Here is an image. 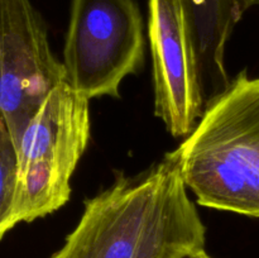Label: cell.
Wrapping results in <instances>:
<instances>
[{"label":"cell","instance_id":"7","mask_svg":"<svg viewBox=\"0 0 259 258\" xmlns=\"http://www.w3.org/2000/svg\"><path fill=\"white\" fill-rule=\"evenodd\" d=\"M166 159L161 195L134 258H185L205 249L206 228L176 166Z\"/></svg>","mask_w":259,"mask_h":258},{"label":"cell","instance_id":"1","mask_svg":"<svg viewBox=\"0 0 259 258\" xmlns=\"http://www.w3.org/2000/svg\"><path fill=\"white\" fill-rule=\"evenodd\" d=\"M166 158L199 205L259 218V77L240 71Z\"/></svg>","mask_w":259,"mask_h":258},{"label":"cell","instance_id":"6","mask_svg":"<svg viewBox=\"0 0 259 258\" xmlns=\"http://www.w3.org/2000/svg\"><path fill=\"white\" fill-rule=\"evenodd\" d=\"M154 114L174 137L189 136L205 110L201 68L184 0H148Z\"/></svg>","mask_w":259,"mask_h":258},{"label":"cell","instance_id":"8","mask_svg":"<svg viewBox=\"0 0 259 258\" xmlns=\"http://www.w3.org/2000/svg\"><path fill=\"white\" fill-rule=\"evenodd\" d=\"M184 4L196 45L205 96H215L230 83L225 47L245 12L240 0H184Z\"/></svg>","mask_w":259,"mask_h":258},{"label":"cell","instance_id":"5","mask_svg":"<svg viewBox=\"0 0 259 258\" xmlns=\"http://www.w3.org/2000/svg\"><path fill=\"white\" fill-rule=\"evenodd\" d=\"M166 158L137 176L123 172L85 201L83 212L51 258H134L168 171Z\"/></svg>","mask_w":259,"mask_h":258},{"label":"cell","instance_id":"2","mask_svg":"<svg viewBox=\"0 0 259 258\" xmlns=\"http://www.w3.org/2000/svg\"><path fill=\"white\" fill-rule=\"evenodd\" d=\"M91 134L90 100L67 81L48 95L18 146V181L4 238L19 223L57 211L70 200L71 177Z\"/></svg>","mask_w":259,"mask_h":258},{"label":"cell","instance_id":"4","mask_svg":"<svg viewBox=\"0 0 259 258\" xmlns=\"http://www.w3.org/2000/svg\"><path fill=\"white\" fill-rule=\"evenodd\" d=\"M66 68L51 50L47 25L30 0H0V118L18 148L25 128Z\"/></svg>","mask_w":259,"mask_h":258},{"label":"cell","instance_id":"10","mask_svg":"<svg viewBox=\"0 0 259 258\" xmlns=\"http://www.w3.org/2000/svg\"><path fill=\"white\" fill-rule=\"evenodd\" d=\"M240 4L244 12H247L248 9L253 7H259V0H240Z\"/></svg>","mask_w":259,"mask_h":258},{"label":"cell","instance_id":"3","mask_svg":"<svg viewBox=\"0 0 259 258\" xmlns=\"http://www.w3.org/2000/svg\"><path fill=\"white\" fill-rule=\"evenodd\" d=\"M146 38L136 0H71L63 47L66 81L89 100L120 98L144 66Z\"/></svg>","mask_w":259,"mask_h":258},{"label":"cell","instance_id":"11","mask_svg":"<svg viewBox=\"0 0 259 258\" xmlns=\"http://www.w3.org/2000/svg\"><path fill=\"white\" fill-rule=\"evenodd\" d=\"M185 258H212V257L209 254V253H206V250L201 249V250H197V252L186 255Z\"/></svg>","mask_w":259,"mask_h":258},{"label":"cell","instance_id":"9","mask_svg":"<svg viewBox=\"0 0 259 258\" xmlns=\"http://www.w3.org/2000/svg\"><path fill=\"white\" fill-rule=\"evenodd\" d=\"M18 181V152L5 121L0 118V225L9 218Z\"/></svg>","mask_w":259,"mask_h":258}]
</instances>
